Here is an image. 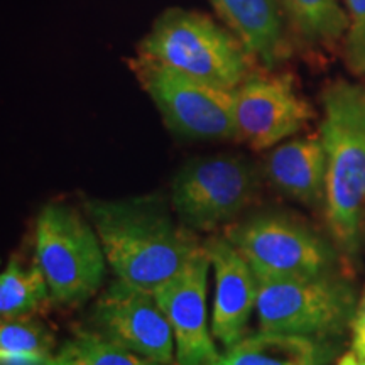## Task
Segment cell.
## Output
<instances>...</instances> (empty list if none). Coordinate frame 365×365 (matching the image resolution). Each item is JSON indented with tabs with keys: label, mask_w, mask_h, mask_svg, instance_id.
Wrapping results in <instances>:
<instances>
[{
	"label": "cell",
	"mask_w": 365,
	"mask_h": 365,
	"mask_svg": "<svg viewBox=\"0 0 365 365\" xmlns=\"http://www.w3.org/2000/svg\"><path fill=\"white\" fill-rule=\"evenodd\" d=\"M86 215L117 279L154 291L186 267L200 247L158 196L88 200Z\"/></svg>",
	"instance_id": "6da1fadb"
},
{
	"label": "cell",
	"mask_w": 365,
	"mask_h": 365,
	"mask_svg": "<svg viewBox=\"0 0 365 365\" xmlns=\"http://www.w3.org/2000/svg\"><path fill=\"white\" fill-rule=\"evenodd\" d=\"M319 137L327 153V223L336 247L354 257L365 218V88L339 80L323 91Z\"/></svg>",
	"instance_id": "7a4b0ae2"
},
{
	"label": "cell",
	"mask_w": 365,
	"mask_h": 365,
	"mask_svg": "<svg viewBox=\"0 0 365 365\" xmlns=\"http://www.w3.org/2000/svg\"><path fill=\"white\" fill-rule=\"evenodd\" d=\"M143 54L161 65L234 91L249 73V56L240 41L202 12L170 9L143 41Z\"/></svg>",
	"instance_id": "3957f363"
},
{
	"label": "cell",
	"mask_w": 365,
	"mask_h": 365,
	"mask_svg": "<svg viewBox=\"0 0 365 365\" xmlns=\"http://www.w3.org/2000/svg\"><path fill=\"white\" fill-rule=\"evenodd\" d=\"M36 262L54 303L75 307L98 293L107 257L90 220L68 205L49 203L36 220Z\"/></svg>",
	"instance_id": "277c9868"
},
{
	"label": "cell",
	"mask_w": 365,
	"mask_h": 365,
	"mask_svg": "<svg viewBox=\"0 0 365 365\" xmlns=\"http://www.w3.org/2000/svg\"><path fill=\"white\" fill-rule=\"evenodd\" d=\"M354 287L335 274L259 279V330L330 340L352 325Z\"/></svg>",
	"instance_id": "5b68a950"
},
{
	"label": "cell",
	"mask_w": 365,
	"mask_h": 365,
	"mask_svg": "<svg viewBox=\"0 0 365 365\" xmlns=\"http://www.w3.org/2000/svg\"><path fill=\"white\" fill-rule=\"evenodd\" d=\"M227 239L247 259L259 279L333 274L336 252L303 222L261 213L227 228Z\"/></svg>",
	"instance_id": "8992f818"
},
{
	"label": "cell",
	"mask_w": 365,
	"mask_h": 365,
	"mask_svg": "<svg viewBox=\"0 0 365 365\" xmlns=\"http://www.w3.org/2000/svg\"><path fill=\"white\" fill-rule=\"evenodd\" d=\"M259 173L239 156L191 159L176 173L171 185V205L190 230H215L254 202Z\"/></svg>",
	"instance_id": "52a82bcc"
},
{
	"label": "cell",
	"mask_w": 365,
	"mask_h": 365,
	"mask_svg": "<svg viewBox=\"0 0 365 365\" xmlns=\"http://www.w3.org/2000/svg\"><path fill=\"white\" fill-rule=\"evenodd\" d=\"M134 68L175 134L191 140L237 139L234 91L190 78L144 54Z\"/></svg>",
	"instance_id": "ba28073f"
},
{
	"label": "cell",
	"mask_w": 365,
	"mask_h": 365,
	"mask_svg": "<svg viewBox=\"0 0 365 365\" xmlns=\"http://www.w3.org/2000/svg\"><path fill=\"white\" fill-rule=\"evenodd\" d=\"M88 328L156 365L176 359L173 328L153 291L117 279L95 301Z\"/></svg>",
	"instance_id": "9c48e42d"
},
{
	"label": "cell",
	"mask_w": 365,
	"mask_h": 365,
	"mask_svg": "<svg viewBox=\"0 0 365 365\" xmlns=\"http://www.w3.org/2000/svg\"><path fill=\"white\" fill-rule=\"evenodd\" d=\"M237 139L264 150L298 134L313 108L286 75H249L234 90Z\"/></svg>",
	"instance_id": "30bf717a"
},
{
	"label": "cell",
	"mask_w": 365,
	"mask_h": 365,
	"mask_svg": "<svg viewBox=\"0 0 365 365\" xmlns=\"http://www.w3.org/2000/svg\"><path fill=\"white\" fill-rule=\"evenodd\" d=\"M210 262L205 249L153 293L173 328L178 365H213L220 359L207 314Z\"/></svg>",
	"instance_id": "8fae6325"
},
{
	"label": "cell",
	"mask_w": 365,
	"mask_h": 365,
	"mask_svg": "<svg viewBox=\"0 0 365 365\" xmlns=\"http://www.w3.org/2000/svg\"><path fill=\"white\" fill-rule=\"evenodd\" d=\"M203 249L215 276L212 333L228 349L247 336L250 314L257 307L259 277L227 237L210 239Z\"/></svg>",
	"instance_id": "7c38bea8"
},
{
	"label": "cell",
	"mask_w": 365,
	"mask_h": 365,
	"mask_svg": "<svg viewBox=\"0 0 365 365\" xmlns=\"http://www.w3.org/2000/svg\"><path fill=\"white\" fill-rule=\"evenodd\" d=\"M264 171L287 198L308 207H325L327 153L319 135L277 145L269 153Z\"/></svg>",
	"instance_id": "4fadbf2b"
},
{
	"label": "cell",
	"mask_w": 365,
	"mask_h": 365,
	"mask_svg": "<svg viewBox=\"0 0 365 365\" xmlns=\"http://www.w3.org/2000/svg\"><path fill=\"white\" fill-rule=\"evenodd\" d=\"M212 6L250 56L274 66L286 56L282 0H212Z\"/></svg>",
	"instance_id": "5bb4252c"
},
{
	"label": "cell",
	"mask_w": 365,
	"mask_h": 365,
	"mask_svg": "<svg viewBox=\"0 0 365 365\" xmlns=\"http://www.w3.org/2000/svg\"><path fill=\"white\" fill-rule=\"evenodd\" d=\"M331 357L328 340L259 330L228 346L213 365H325Z\"/></svg>",
	"instance_id": "9a60e30c"
},
{
	"label": "cell",
	"mask_w": 365,
	"mask_h": 365,
	"mask_svg": "<svg viewBox=\"0 0 365 365\" xmlns=\"http://www.w3.org/2000/svg\"><path fill=\"white\" fill-rule=\"evenodd\" d=\"M49 299L51 291L39 264L24 266L19 259H12L0 276L2 319L31 317L38 313Z\"/></svg>",
	"instance_id": "2e32d148"
},
{
	"label": "cell",
	"mask_w": 365,
	"mask_h": 365,
	"mask_svg": "<svg viewBox=\"0 0 365 365\" xmlns=\"http://www.w3.org/2000/svg\"><path fill=\"white\" fill-rule=\"evenodd\" d=\"M282 6L296 33L308 43H336L349 31V16L340 0H282Z\"/></svg>",
	"instance_id": "e0dca14e"
},
{
	"label": "cell",
	"mask_w": 365,
	"mask_h": 365,
	"mask_svg": "<svg viewBox=\"0 0 365 365\" xmlns=\"http://www.w3.org/2000/svg\"><path fill=\"white\" fill-rule=\"evenodd\" d=\"M54 355L49 330L31 317L2 319L0 362L2 365H48Z\"/></svg>",
	"instance_id": "ac0fdd59"
},
{
	"label": "cell",
	"mask_w": 365,
	"mask_h": 365,
	"mask_svg": "<svg viewBox=\"0 0 365 365\" xmlns=\"http://www.w3.org/2000/svg\"><path fill=\"white\" fill-rule=\"evenodd\" d=\"M48 365H156L85 328L68 339Z\"/></svg>",
	"instance_id": "d6986e66"
},
{
	"label": "cell",
	"mask_w": 365,
	"mask_h": 365,
	"mask_svg": "<svg viewBox=\"0 0 365 365\" xmlns=\"http://www.w3.org/2000/svg\"><path fill=\"white\" fill-rule=\"evenodd\" d=\"M349 31L345 34V61L355 75H365V0H345Z\"/></svg>",
	"instance_id": "ffe728a7"
},
{
	"label": "cell",
	"mask_w": 365,
	"mask_h": 365,
	"mask_svg": "<svg viewBox=\"0 0 365 365\" xmlns=\"http://www.w3.org/2000/svg\"><path fill=\"white\" fill-rule=\"evenodd\" d=\"M350 331H352V352L359 359H365V289L355 308Z\"/></svg>",
	"instance_id": "44dd1931"
},
{
	"label": "cell",
	"mask_w": 365,
	"mask_h": 365,
	"mask_svg": "<svg viewBox=\"0 0 365 365\" xmlns=\"http://www.w3.org/2000/svg\"><path fill=\"white\" fill-rule=\"evenodd\" d=\"M357 362H359L357 355H355L354 352H349L339 360V364L336 365H357Z\"/></svg>",
	"instance_id": "7402d4cb"
},
{
	"label": "cell",
	"mask_w": 365,
	"mask_h": 365,
	"mask_svg": "<svg viewBox=\"0 0 365 365\" xmlns=\"http://www.w3.org/2000/svg\"><path fill=\"white\" fill-rule=\"evenodd\" d=\"M357 365H365V359H359V362H357Z\"/></svg>",
	"instance_id": "603a6c76"
}]
</instances>
